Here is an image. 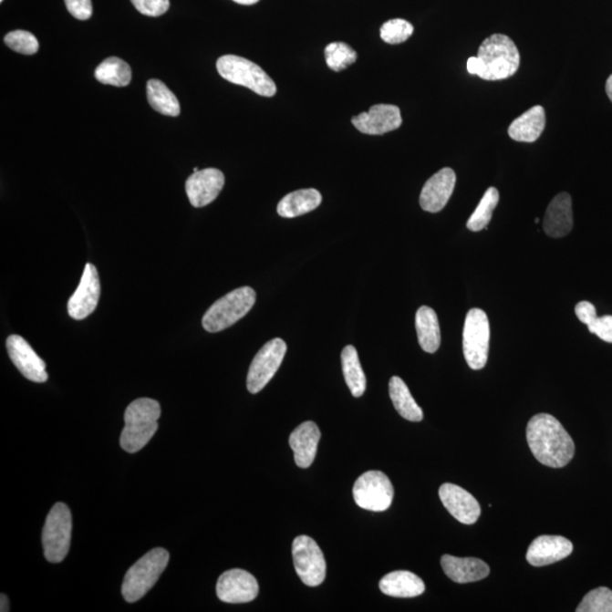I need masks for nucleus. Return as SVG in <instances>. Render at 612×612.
I'll list each match as a JSON object with an SVG mask.
<instances>
[{
	"instance_id": "28",
	"label": "nucleus",
	"mask_w": 612,
	"mask_h": 612,
	"mask_svg": "<svg viewBox=\"0 0 612 612\" xmlns=\"http://www.w3.org/2000/svg\"><path fill=\"white\" fill-rule=\"evenodd\" d=\"M342 366L345 381L350 392L354 397H361L367 389V378L354 346L348 345L343 349Z\"/></svg>"
},
{
	"instance_id": "6",
	"label": "nucleus",
	"mask_w": 612,
	"mask_h": 612,
	"mask_svg": "<svg viewBox=\"0 0 612 612\" xmlns=\"http://www.w3.org/2000/svg\"><path fill=\"white\" fill-rule=\"evenodd\" d=\"M217 71L228 82L245 87L263 97H274L277 87L274 79L259 65L235 55H226L217 60Z\"/></svg>"
},
{
	"instance_id": "11",
	"label": "nucleus",
	"mask_w": 612,
	"mask_h": 612,
	"mask_svg": "<svg viewBox=\"0 0 612 612\" xmlns=\"http://www.w3.org/2000/svg\"><path fill=\"white\" fill-rule=\"evenodd\" d=\"M287 352L283 339L275 338L264 346L255 355L247 373V390L258 394L273 379Z\"/></svg>"
},
{
	"instance_id": "13",
	"label": "nucleus",
	"mask_w": 612,
	"mask_h": 612,
	"mask_svg": "<svg viewBox=\"0 0 612 612\" xmlns=\"http://www.w3.org/2000/svg\"><path fill=\"white\" fill-rule=\"evenodd\" d=\"M259 595V584L254 575L243 569H231L219 577L217 596L226 604H246Z\"/></svg>"
},
{
	"instance_id": "30",
	"label": "nucleus",
	"mask_w": 612,
	"mask_h": 612,
	"mask_svg": "<svg viewBox=\"0 0 612 612\" xmlns=\"http://www.w3.org/2000/svg\"><path fill=\"white\" fill-rule=\"evenodd\" d=\"M95 77L102 84L113 87H126L132 79V68L119 57H109L96 68Z\"/></svg>"
},
{
	"instance_id": "10",
	"label": "nucleus",
	"mask_w": 612,
	"mask_h": 612,
	"mask_svg": "<svg viewBox=\"0 0 612 612\" xmlns=\"http://www.w3.org/2000/svg\"><path fill=\"white\" fill-rule=\"evenodd\" d=\"M294 567L307 586H319L326 578L324 553L316 542L307 535L297 536L293 542Z\"/></svg>"
},
{
	"instance_id": "29",
	"label": "nucleus",
	"mask_w": 612,
	"mask_h": 612,
	"mask_svg": "<svg viewBox=\"0 0 612 612\" xmlns=\"http://www.w3.org/2000/svg\"><path fill=\"white\" fill-rule=\"evenodd\" d=\"M149 104L158 113L176 117L181 113L179 99L165 83L159 79H150L147 84Z\"/></svg>"
},
{
	"instance_id": "12",
	"label": "nucleus",
	"mask_w": 612,
	"mask_h": 612,
	"mask_svg": "<svg viewBox=\"0 0 612 612\" xmlns=\"http://www.w3.org/2000/svg\"><path fill=\"white\" fill-rule=\"evenodd\" d=\"M101 293L99 275L92 264L84 267L81 282L72 297L69 298L67 311L74 320L86 319L95 312Z\"/></svg>"
},
{
	"instance_id": "36",
	"label": "nucleus",
	"mask_w": 612,
	"mask_h": 612,
	"mask_svg": "<svg viewBox=\"0 0 612 612\" xmlns=\"http://www.w3.org/2000/svg\"><path fill=\"white\" fill-rule=\"evenodd\" d=\"M143 16H161L170 9V0H130Z\"/></svg>"
},
{
	"instance_id": "37",
	"label": "nucleus",
	"mask_w": 612,
	"mask_h": 612,
	"mask_svg": "<svg viewBox=\"0 0 612 612\" xmlns=\"http://www.w3.org/2000/svg\"><path fill=\"white\" fill-rule=\"evenodd\" d=\"M587 328L604 342L612 344V316H597Z\"/></svg>"
},
{
	"instance_id": "35",
	"label": "nucleus",
	"mask_w": 612,
	"mask_h": 612,
	"mask_svg": "<svg viewBox=\"0 0 612 612\" xmlns=\"http://www.w3.org/2000/svg\"><path fill=\"white\" fill-rule=\"evenodd\" d=\"M5 44L12 50L23 55H35L39 50V42L36 36L23 30L9 32L5 36Z\"/></svg>"
},
{
	"instance_id": "27",
	"label": "nucleus",
	"mask_w": 612,
	"mask_h": 612,
	"mask_svg": "<svg viewBox=\"0 0 612 612\" xmlns=\"http://www.w3.org/2000/svg\"><path fill=\"white\" fill-rule=\"evenodd\" d=\"M389 395L397 412L401 418L412 422L423 420V410L413 399L406 383L399 377H392L389 381Z\"/></svg>"
},
{
	"instance_id": "39",
	"label": "nucleus",
	"mask_w": 612,
	"mask_h": 612,
	"mask_svg": "<svg viewBox=\"0 0 612 612\" xmlns=\"http://www.w3.org/2000/svg\"><path fill=\"white\" fill-rule=\"evenodd\" d=\"M575 315H576L579 321L586 326L592 324L597 317L596 306L587 301L579 302L575 306Z\"/></svg>"
},
{
	"instance_id": "17",
	"label": "nucleus",
	"mask_w": 612,
	"mask_h": 612,
	"mask_svg": "<svg viewBox=\"0 0 612 612\" xmlns=\"http://www.w3.org/2000/svg\"><path fill=\"white\" fill-rule=\"evenodd\" d=\"M352 123L363 134L383 135L399 129L403 119L399 107L380 104L372 106L366 113L354 116Z\"/></svg>"
},
{
	"instance_id": "21",
	"label": "nucleus",
	"mask_w": 612,
	"mask_h": 612,
	"mask_svg": "<svg viewBox=\"0 0 612 612\" xmlns=\"http://www.w3.org/2000/svg\"><path fill=\"white\" fill-rule=\"evenodd\" d=\"M321 433L315 422L307 421L298 425L289 437V446L294 451V460L301 469L310 467L316 459Z\"/></svg>"
},
{
	"instance_id": "38",
	"label": "nucleus",
	"mask_w": 612,
	"mask_h": 612,
	"mask_svg": "<svg viewBox=\"0 0 612 612\" xmlns=\"http://www.w3.org/2000/svg\"><path fill=\"white\" fill-rule=\"evenodd\" d=\"M67 11L78 20L87 21L92 16L91 0H65Z\"/></svg>"
},
{
	"instance_id": "24",
	"label": "nucleus",
	"mask_w": 612,
	"mask_h": 612,
	"mask_svg": "<svg viewBox=\"0 0 612 612\" xmlns=\"http://www.w3.org/2000/svg\"><path fill=\"white\" fill-rule=\"evenodd\" d=\"M379 587L386 596L415 597L423 595L425 586L421 578L408 571H396L381 578Z\"/></svg>"
},
{
	"instance_id": "16",
	"label": "nucleus",
	"mask_w": 612,
	"mask_h": 612,
	"mask_svg": "<svg viewBox=\"0 0 612 612\" xmlns=\"http://www.w3.org/2000/svg\"><path fill=\"white\" fill-rule=\"evenodd\" d=\"M443 506L452 517L465 525L475 524L481 515V507L476 500L466 490L452 483L442 484L439 489Z\"/></svg>"
},
{
	"instance_id": "25",
	"label": "nucleus",
	"mask_w": 612,
	"mask_h": 612,
	"mask_svg": "<svg viewBox=\"0 0 612 612\" xmlns=\"http://www.w3.org/2000/svg\"><path fill=\"white\" fill-rule=\"evenodd\" d=\"M322 202V195L315 189H305L285 195L277 205V213L283 218L303 216L316 210Z\"/></svg>"
},
{
	"instance_id": "26",
	"label": "nucleus",
	"mask_w": 612,
	"mask_h": 612,
	"mask_svg": "<svg viewBox=\"0 0 612 612\" xmlns=\"http://www.w3.org/2000/svg\"><path fill=\"white\" fill-rule=\"evenodd\" d=\"M419 344L424 352L436 353L441 343V326L437 313L429 306H421L415 316Z\"/></svg>"
},
{
	"instance_id": "23",
	"label": "nucleus",
	"mask_w": 612,
	"mask_h": 612,
	"mask_svg": "<svg viewBox=\"0 0 612 612\" xmlns=\"http://www.w3.org/2000/svg\"><path fill=\"white\" fill-rule=\"evenodd\" d=\"M545 128V109L542 106H534L513 121L509 126L508 134L517 142L532 143L541 137Z\"/></svg>"
},
{
	"instance_id": "42",
	"label": "nucleus",
	"mask_w": 612,
	"mask_h": 612,
	"mask_svg": "<svg viewBox=\"0 0 612 612\" xmlns=\"http://www.w3.org/2000/svg\"><path fill=\"white\" fill-rule=\"evenodd\" d=\"M233 2H235L237 4H241V5H254V4H256V3L260 2V0H233Z\"/></svg>"
},
{
	"instance_id": "15",
	"label": "nucleus",
	"mask_w": 612,
	"mask_h": 612,
	"mask_svg": "<svg viewBox=\"0 0 612 612\" xmlns=\"http://www.w3.org/2000/svg\"><path fill=\"white\" fill-rule=\"evenodd\" d=\"M225 185V176L216 168L198 171L185 183L186 194L195 208H202L218 198Z\"/></svg>"
},
{
	"instance_id": "40",
	"label": "nucleus",
	"mask_w": 612,
	"mask_h": 612,
	"mask_svg": "<svg viewBox=\"0 0 612 612\" xmlns=\"http://www.w3.org/2000/svg\"><path fill=\"white\" fill-rule=\"evenodd\" d=\"M606 92H607V95H608L610 101L612 102V74L608 78V79H607Z\"/></svg>"
},
{
	"instance_id": "1",
	"label": "nucleus",
	"mask_w": 612,
	"mask_h": 612,
	"mask_svg": "<svg viewBox=\"0 0 612 612\" xmlns=\"http://www.w3.org/2000/svg\"><path fill=\"white\" fill-rule=\"evenodd\" d=\"M526 438L532 454L541 464L562 469L573 460V439L553 415H534L527 424Z\"/></svg>"
},
{
	"instance_id": "3",
	"label": "nucleus",
	"mask_w": 612,
	"mask_h": 612,
	"mask_svg": "<svg viewBox=\"0 0 612 612\" xmlns=\"http://www.w3.org/2000/svg\"><path fill=\"white\" fill-rule=\"evenodd\" d=\"M161 404L151 399L132 401L125 410V427L120 434V447L135 454L148 445L157 432Z\"/></svg>"
},
{
	"instance_id": "34",
	"label": "nucleus",
	"mask_w": 612,
	"mask_h": 612,
	"mask_svg": "<svg viewBox=\"0 0 612 612\" xmlns=\"http://www.w3.org/2000/svg\"><path fill=\"white\" fill-rule=\"evenodd\" d=\"M414 27L410 22L395 18L385 23L380 29L381 39L387 44H403L413 35Z\"/></svg>"
},
{
	"instance_id": "5",
	"label": "nucleus",
	"mask_w": 612,
	"mask_h": 612,
	"mask_svg": "<svg viewBox=\"0 0 612 612\" xmlns=\"http://www.w3.org/2000/svg\"><path fill=\"white\" fill-rule=\"evenodd\" d=\"M256 294L254 288L240 287L214 302L204 313L202 326L208 333L230 328L244 317L255 305Z\"/></svg>"
},
{
	"instance_id": "19",
	"label": "nucleus",
	"mask_w": 612,
	"mask_h": 612,
	"mask_svg": "<svg viewBox=\"0 0 612 612\" xmlns=\"http://www.w3.org/2000/svg\"><path fill=\"white\" fill-rule=\"evenodd\" d=\"M573 544L564 536L541 535L532 542L526 559L532 566L542 567L560 562L573 553Z\"/></svg>"
},
{
	"instance_id": "22",
	"label": "nucleus",
	"mask_w": 612,
	"mask_h": 612,
	"mask_svg": "<svg viewBox=\"0 0 612 612\" xmlns=\"http://www.w3.org/2000/svg\"><path fill=\"white\" fill-rule=\"evenodd\" d=\"M441 567L451 581L461 584L481 581L490 574V568L483 560L457 558L451 555H442Z\"/></svg>"
},
{
	"instance_id": "14",
	"label": "nucleus",
	"mask_w": 612,
	"mask_h": 612,
	"mask_svg": "<svg viewBox=\"0 0 612 612\" xmlns=\"http://www.w3.org/2000/svg\"><path fill=\"white\" fill-rule=\"evenodd\" d=\"M9 358L27 380L44 383L48 380L44 359L39 358L30 344L21 336L11 335L6 340Z\"/></svg>"
},
{
	"instance_id": "32",
	"label": "nucleus",
	"mask_w": 612,
	"mask_h": 612,
	"mask_svg": "<svg viewBox=\"0 0 612 612\" xmlns=\"http://www.w3.org/2000/svg\"><path fill=\"white\" fill-rule=\"evenodd\" d=\"M326 63L335 72H342L357 62L358 54L345 42H333L326 47Z\"/></svg>"
},
{
	"instance_id": "31",
	"label": "nucleus",
	"mask_w": 612,
	"mask_h": 612,
	"mask_svg": "<svg viewBox=\"0 0 612 612\" xmlns=\"http://www.w3.org/2000/svg\"><path fill=\"white\" fill-rule=\"evenodd\" d=\"M499 203V192L496 188L485 191L482 200L480 201L475 212L472 213L466 226L471 232L484 230L492 222L493 213Z\"/></svg>"
},
{
	"instance_id": "20",
	"label": "nucleus",
	"mask_w": 612,
	"mask_h": 612,
	"mask_svg": "<svg viewBox=\"0 0 612 612\" xmlns=\"http://www.w3.org/2000/svg\"><path fill=\"white\" fill-rule=\"evenodd\" d=\"M573 225L572 196L563 192L555 196L546 209L544 231L549 237L560 238L568 235Z\"/></svg>"
},
{
	"instance_id": "9",
	"label": "nucleus",
	"mask_w": 612,
	"mask_h": 612,
	"mask_svg": "<svg viewBox=\"0 0 612 612\" xmlns=\"http://www.w3.org/2000/svg\"><path fill=\"white\" fill-rule=\"evenodd\" d=\"M353 497L359 508L385 512L394 499V487L380 471H368L359 476L353 488Z\"/></svg>"
},
{
	"instance_id": "43",
	"label": "nucleus",
	"mask_w": 612,
	"mask_h": 612,
	"mask_svg": "<svg viewBox=\"0 0 612 612\" xmlns=\"http://www.w3.org/2000/svg\"><path fill=\"white\" fill-rule=\"evenodd\" d=\"M535 223H540V219H539V218H536V219H535Z\"/></svg>"
},
{
	"instance_id": "4",
	"label": "nucleus",
	"mask_w": 612,
	"mask_h": 612,
	"mask_svg": "<svg viewBox=\"0 0 612 612\" xmlns=\"http://www.w3.org/2000/svg\"><path fill=\"white\" fill-rule=\"evenodd\" d=\"M170 562V553L154 548L139 559L126 573L121 595L130 604L141 600L157 583Z\"/></svg>"
},
{
	"instance_id": "33",
	"label": "nucleus",
	"mask_w": 612,
	"mask_h": 612,
	"mask_svg": "<svg viewBox=\"0 0 612 612\" xmlns=\"http://www.w3.org/2000/svg\"><path fill=\"white\" fill-rule=\"evenodd\" d=\"M577 612H612V591L597 587L588 592L576 609Z\"/></svg>"
},
{
	"instance_id": "7",
	"label": "nucleus",
	"mask_w": 612,
	"mask_h": 612,
	"mask_svg": "<svg viewBox=\"0 0 612 612\" xmlns=\"http://www.w3.org/2000/svg\"><path fill=\"white\" fill-rule=\"evenodd\" d=\"M72 513L67 504L57 503L51 508L42 531L45 557L49 563H62L71 546Z\"/></svg>"
},
{
	"instance_id": "8",
	"label": "nucleus",
	"mask_w": 612,
	"mask_h": 612,
	"mask_svg": "<svg viewBox=\"0 0 612 612\" xmlns=\"http://www.w3.org/2000/svg\"><path fill=\"white\" fill-rule=\"evenodd\" d=\"M490 324L487 313L481 308L467 312L462 331V350L472 370H481L488 362Z\"/></svg>"
},
{
	"instance_id": "2",
	"label": "nucleus",
	"mask_w": 612,
	"mask_h": 612,
	"mask_svg": "<svg viewBox=\"0 0 612 612\" xmlns=\"http://www.w3.org/2000/svg\"><path fill=\"white\" fill-rule=\"evenodd\" d=\"M520 64V51L513 41L496 34L482 42L476 57L467 60V71L485 81H500L513 77Z\"/></svg>"
},
{
	"instance_id": "18",
	"label": "nucleus",
	"mask_w": 612,
	"mask_h": 612,
	"mask_svg": "<svg viewBox=\"0 0 612 612\" xmlns=\"http://www.w3.org/2000/svg\"><path fill=\"white\" fill-rule=\"evenodd\" d=\"M456 184V174L451 168H442L424 184L420 205L424 212L437 213L446 207Z\"/></svg>"
},
{
	"instance_id": "44",
	"label": "nucleus",
	"mask_w": 612,
	"mask_h": 612,
	"mask_svg": "<svg viewBox=\"0 0 612 612\" xmlns=\"http://www.w3.org/2000/svg\"><path fill=\"white\" fill-rule=\"evenodd\" d=\"M0 2H3V0H0Z\"/></svg>"
},
{
	"instance_id": "41",
	"label": "nucleus",
	"mask_w": 612,
	"mask_h": 612,
	"mask_svg": "<svg viewBox=\"0 0 612 612\" xmlns=\"http://www.w3.org/2000/svg\"><path fill=\"white\" fill-rule=\"evenodd\" d=\"M0 601H2V605H0V608H2V609H0V610H2V612L9 611L8 599H7V596L4 595V593L2 595V600H0Z\"/></svg>"
}]
</instances>
